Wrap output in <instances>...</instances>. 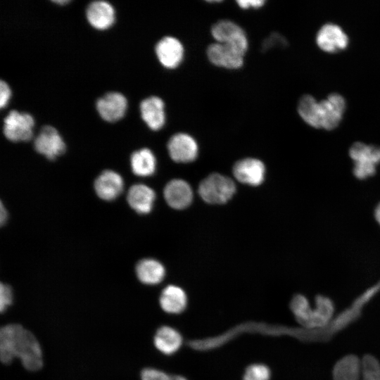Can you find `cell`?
<instances>
[{
    "mask_svg": "<svg viewBox=\"0 0 380 380\" xmlns=\"http://www.w3.org/2000/svg\"><path fill=\"white\" fill-rule=\"evenodd\" d=\"M15 357L29 371H37L43 365L42 348L34 335L20 324H10L0 330V359L9 364Z\"/></svg>",
    "mask_w": 380,
    "mask_h": 380,
    "instance_id": "1",
    "label": "cell"
},
{
    "mask_svg": "<svg viewBox=\"0 0 380 380\" xmlns=\"http://www.w3.org/2000/svg\"><path fill=\"white\" fill-rule=\"evenodd\" d=\"M332 374L333 380H380V363L372 355L361 359L347 355L336 362Z\"/></svg>",
    "mask_w": 380,
    "mask_h": 380,
    "instance_id": "2",
    "label": "cell"
},
{
    "mask_svg": "<svg viewBox=\"0 0 380 380\" xmlns=\"http://www.w3.org/2000/svg\"><path fill=\"white\" fill-rule=\"evenodd\" d=\"M236 186L227 177L214 173L205 178L199 184L198 193L203 201L212 204L227 202L234 194Z\"/></svg>",
    "mask_w": 380,
    "mask_h": 380,
    "instance_id": "3",
    "label": "cell"
},
{
    "mask_svg": "<svg viewBox=\"0 0 380 380\" xmlns=\"http://www.w3.org/2000/svg\"><path fill=\"white\" fill-rule=\"evenodd\" d=\"M34 117L27 112L10 110L3 120V134L12 142H27L34 134Z\"/></svg>",
    "mask_w": 380,
    "mask_h": 380,
    "instance_id": "4",
    "label": "cell"
},
{
    "mask_svg": "<svg viewBox=\"0 0 380 380\" xmlns=\"http://www.w3.org/2000/svg\"><path fill=\"white\" fill-rule=\"evenodd\" d=\"M211 34L216 42L226 44L241 55L248 50V42L241 27L230 20H220L211 27Z\"/></svg>",
    "mask_w": 380,
    "mask_h": 380,
    "instance_id": "5",
    "label": "cell"
},
{
    "mask_svg": "<svg viewBox=\"0 0 380 380\" xmlns=\"http://www.w3.org/2000/svg\"><path fill=\"white\" fill-rule=\"evenodd\" d=\"M34 150L50 160H55L65 152L66 144L58 132L52 125H43L34 137Z\"/></svg>",
    "mask_w": 380,
    "mask_h": 380,
    "instance_id": "6",
    "label": "cell"
},
{
    "mask_svg": "<svg viewBox=\"0 0 380 380\" xmlns=\"http://www.w3.org/2000/svg\"><path fill=\"white\" fill-rule=\"evenodd\" d=\"M128 101L119 91H109L98 98L95 108L99 117L105 122L113 123L122 119L126 113Z\"/></svg>",
    "mask_w": 380,
    "mask_h": 380,
    "instance_id": "7",
    "label": "cell"
},
{
    "mask_svg": "<svg viewBox=\"0 0 380 380\" xmlns=\"http://www.w3.org/2000/svg\"><path fill=\"white\" fill-rule=\"evenodd\" d=\"M155 53L158 61L164 68L174 69L182 62L184 49L178 39L165 36L156 44Z\"/></svg>",
    "mask_w": 380,
    "mask_h": 380,
    "instance_id": "8",
    "label": "cell"
},
{
    "mask_svg": "<svg viewBox=\"0 0 380 380\" xmlns=\"http://www.w3.org/2000/svg\"><path fill=\"white\" fill-rule=\"evenodd\" d=\"M170 158L177 163H189L195 160L198 147L196 141L189 134L179 132L173 134L167 142Z\"/></svg>",
    "mask_w": 380,
    "mask_h": 380,
    "instance_id": "9",
    "label": "cell"
},
{
    "mask_svg": "<svg viewBox=\"0 0 380 380\" xmlns=\"http://www.w3.org/2000/svg\"><path fill=\"white\" fill-rule=\"evenodd\" d=\"M349 39L343 30L336 24L326 23L317 33L316 43L322 50L329 53H336L345 49Z\"/></svg>",
    "mask_w": 380,
    "mask_h": 380,
    "instance_id": "10",
    "label": "cell"
},
{
    "mask_svg": "<svg viewBox=\"0 0 380 380\" xmlns=\"http://www.w3.org/2000/svg\"><path fill=\"white\" fill-rule=\"evenodd\" d=\"M319 103L321 128L327 130L335 129L342 120L346 109V101L343 96L338 93H332L326 99Z\"/></svg>",
    "mask_w": 380,
    "mask_h": 380,
    "instance_id": "11",
    "label": "cell"
},
{
    "mask_svg": "<svg viewBox=\"0 0 380 380\" xmlns=\"http://www.w3.org/2000/svg\"><path fill=\"white\" fill-rule=\"evenodd\" d=\"M85 16L91 27L103 31L109 29L114 24L115 11L108 1H93L87 5Z\"/></svg>",
    "mask_w": 380,
    "mask_h": 380,
    "instance_id": "12",
    "label": "cell"
},
{
    "mask_svg": "<svg viewBox=\"0 0 380 380\" xmlns=\"http://www.w3.org/2000/svg\"><path fill=\"white\" fill-rule=\"evenodd\" d=\"M206 53L210 62L220 68L236 70L242 67L244 61V56L230 46L218 42L210 44Z\"/></svg>",
    "mask_w": 380,
    "mask_h": 380,
    "instance_id": "13",
    "label": "cell"
},
{
    "mask_svg": "<svg viewBox=\"0 0 380 380\" xmlns=\"http://www.w3.org/2000/svg\"><path fill=\"white\" fill-rule=\"evenodd\" d=\"M140 115L148 127L153 131L163 128L165 123V103L157 96H150L139 104Z\"/></svg>",
    "mask_w": 380,
    "mask_h": 380,
    "instance_id": "14",
    "label": "cell"
},
{
    "mask_svg": "<svg viewBox=\"0 0 380 380\" xmlns=\"http://www.w3.org/2000/svg\"><path fill=\"white\" fill-rule=\"evenodd\" d=\"M233 173L239 182L251 186H258L264 180L265 167L260 160L246 158L234 164Z\"/></svg>",
    "mask_w": 380,
    "mask_h": 380,
    "instance_id": "15",
    "label": "cell"
},
{
    "mask_svg": "<svg viewBox=\"0 0 380 380\" xmlns=\"http://www.w3.org/2000/svg\"><path fill=\"white\" fill-rule=\"evenodd\" d=\"M97 196L104 201H113L122 192L124 181L118 172L107 170L102 172L94 182Z\"/></svg>",
    "mask_w": 380,
    "mask_h": 380,
    "instance_id": "16",
    "label": "cell"
},
{
    "mask_svg": "<svg viewBox=\"0 0 380 380\" xmlns=\"http://www.w3.org/2000/svg\"><path fill=\"white\" fill-rule=\"evenodd\" d=\"M164 197L170 207L181 210L190 205L193 192L186 182L182 179H172L164 189Z\"/></svg>",
    "mask_w": 380,
    "mask_h": 380,
    "instance_id": "17",
    "label": "cell"
},
{
    "mask_svg": "<svg viewBox=\"0 0 380 380\" xmlns=\"http://www.w3.org/2000/svg\"><path fill=\"white\" fill-rule=\"evenodd\" d=\"M156 198L154 191L149 186L137 184L132 185L127 195L129 206L139 214H147L152 210Z\"/></svg>",
    "mask_w": 380,
    "mask_h": 380,
    "instance_id": "18",
    "label": "cell"
},
{
    "mask_svg": "<svg viewBox=\"0 0 380 380\" xmlns=\"http://www.w3.org/2000/svg\"><path fill=\"white\" fill-rule=\"evenodd\" d=\"M159 302L161 308L165 312L179 314L186 309L187 297L182 288L169 285L163 290Z\"/></svg>",
    "mask_w": 380,
    "mask_h": 380,
    "instance_id": "19",
    "label": "cell"
},
{
    "mask_svg": "<svg viewBox=\"0 0 380 380\" xmlns=\"http://www.w3.org/2000/svg\"><path fill=\"white\" fill-rule=\"evenodd\" d=\"M153 343L156 348L162 353L172 355L181 347L182 337L175 329L169 326H163L157 330Z\"/></svg>",
    "mask_w": 380,
    "mask_h": 380,
    "instance_id": "20",
    "label": "cell"
},
{
    "mask_svg": "<svg viewBox=\"0 0 380 380\" xmlns=\"http://www.w3.org/2000/svg\"><path fill=\"white\" fill-rule=\"evenodd\" d=\"M136 274L143 284L155 285L161 282L165 274L163 265L156 260L145 258L139 261Z\"/></svg>",
    "mask_w": 380,
    "mask_h": 380,
    "instance_id": "21",
    "label": "cell"
},
{
    "mask_svg": "<svg viewBox=\"0 0 380 380\" xmlns=\"http://www.w3.org/2000/svg\"><path fill=\"white\" fill-rule=\"evenodd\" d=\"M130 165L134 175L148 177L152 175L156 171V159L150 149L142 148L132 153Z\"/></svg>",
    "mask_w": 380,
    "mask_h": 380,
    "instance_id": "22",
    "label": "cell"
},
{
    "mask_svg": "<svg viewBox=\"0 0 380 380\" xmlns=\"http://www.w3.org/2000/svg\"><path fill=\"white\" fill-rule=\"evenodd\" d=\"M298 112L308 125L315 128H321L319 103L312 96L306 94L300 99Z\"/></svg>",
    "mask_w": 380,
    "mask_h": 380,
    "instance_id": "23",
    "label": "cell"
},
{
    "mask_svg": "<svg viewBox=\"0 0 380 380\" xmlns=\"http://www.w3.org/2000/svg\"><path fill=\"white\" fill-rule=\"evenodd\" d=\"M349 156L354 163H365L377 165L380 163V146L357 141L350 146Z\"/></svg>",
    "mask_w": 380,
    "mask_h": 380,
    "instance_id": "24",
    "label": "cell"
},
{
    "mask_svg": "<svg viewBox=\"0 0 380 380\" xmlns=\"http://www.w3.org/2000/svg\"><path fill=\"white\" fill-rule=\"evenodd\" d=\"M311 306L308 298L302 294L295 295L290 302V309L298 324L307 329Z\"/></svg>",
    "mask_w": 380,
    "mask_h": 380,
    "instance_id": "25",
    "label": "cell"
},
{
    "mask_svg": "<svg viewBox=\"0 0 380 380\" xmlns=\"http://www.w3.org/2000/svg\"><path fill=\"white\" fill-rule=\"evenodd\" d=\"M271 372L269 367L263 364H253L245 370L243 380H270Z\"/></svg>",
    "mask_w": 380,
    "mask_h": 380,
    "instance_id": "26",
    "label": "cell"
},
{
    "mask_svg": "<svg viewBox=\"0 0 380 380\" xmlns=\"http://www.w3.org/2000/svg\"><path fill=\"white\" fill-rule=\"evenodd\" d=\"M376 172V165L371 163H355L353 168L354 176L360 180L366 179L374 175Z\"/></svg>",
    "mask_w": 380,
    "mask_h": 380,
    "instance_id": "27",
    "label": "cell"
},
{
    "mask_svg": "<svg viewBox=\"0 0 380 380\" xmlns=\"http://www.w3.org/2000/svg\"><path fill=\"white\" fill-rule=\"evenodd\" d=\"M13 293L11 288L5 284L0 285V311L4 312L12 303Z\"/></svg>",
    "mask_w": 380,
    "mask_h": 380,
    "instance_id": "28",
    "label": "cell"
},
{
    "mask_svg": "<svg viewBox=\"0 0 380 380\" xmlns=\"http://www.w3.org/2000/svg\"><path fill=\"white\" fill-rule=\"evenodd\" d=\"M141 380H170V375L154 368H145L141 372Z\"/></svg>",
    "mask_w": 380,
    "mask_h": 380,
    "instance_id": "29",
    "label": "cell"
},
{
    "mask_svg": "<svg viewBox=\"0 0 380 380\" xmlns=\"http://www.w3.org/2000/svg\"><path fill=\"white\" fill-rule=\"evenodd\" d=\"M12 96L11 89L9 84L1 80L0 81V108L1 109L6 108Z\"/></svg>",
    "mask_w": 380,
    "mask_h": 380,
    "instance_id": "30",
    "label": "cell"
},
{
    "mask_svg": "<svg viewBox=\"0 0 380 380\" xmlns=\"http://www.w3.org/2000/svg\"><path fill=\"white\" fill-rule=\"evenodd\" d=\"M286 39L281 35L278 33H274L270 35V37L264 41L262 49L267 50L275 45L282 46L286 45Z\"/></svg>",
    "mask_w": 380,
    "mask_h": 380,
    "instance_id": "31",
    "label": "cell"
},
{
    "mask_svg": "<svg viewBox=\"0 0 380 380\" xmlns=\"http://www.w3.org/2000/svg\"><path fill=\"white\" fill-rule=\"evenodd\" d=\"M238 6L243 9L259 8L262 7L265 1L262 0H240L236 1Z\"/></svg>",
    "mask_w": 380,
    "mask_h": 380,
    "instance_id": "32",
    "label": "cell"
},
{
    "mask_svg": "<svg viewBox=\"0 0 380 380\" xmlns=\"http://www.w3.org/2000/svg\"><path fill=\"white\" fill-rule=\"evenodd\" d=\"M7 217H8L7 211L6 208H4L3 203H1V209H0V222H1V225H3L6 222L7 220Z\"/></svg>",
    "mask_w": 380,
    "mask_h": 380,
    "instance_id": "33",
    "label": "cell"
},
{
    "mask_svg": "<svg viewBox=\"0 0 380 380\" xmlns=\"http://www.w3.org/2000/svg\"><path fill=\"white\" fill-rule=\"evenodd\" d=\"M374 217L380 226V203H379L374 209Z\"/></svg>",
    "mask_w": 380,
    "mask_h": 380,
    "instance_id": "34",
    "label": "cell"
},
{
    "mask_svg": "<svg viewBox=\"0 0 380 380\" xmlns=\"http://www.w3.org/2000/svg\"><path fill=\"white\" fill-rule=\"evenodd\" d=\"M52 3L54 4H57L59 6H65L71 2L70 0H56V1H51Z\"/></svg>",
    "mask_w": 380,
    "mask_h": 380,
    "instance_id": "35",
    "label": "cell"
},
{
    "mask_svg": "<svg viewBox=\"0 0 380 380\" xmlns=\"http://www.w3.org/2000/svg\"><path fill=\"white\" fill-rule=\"evenodd\" d=\"M170 380H187L185 377L180 375H170Z\"/></svg>",
    "mask_w": 380,
    "mask_h": 380,
    "instance_id": "36",
    "label": "cell"
}]
</instances>
